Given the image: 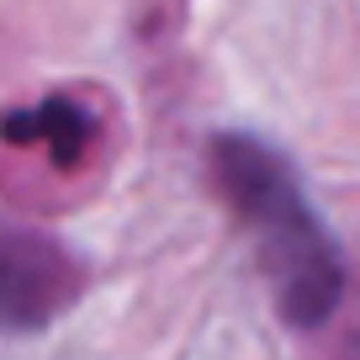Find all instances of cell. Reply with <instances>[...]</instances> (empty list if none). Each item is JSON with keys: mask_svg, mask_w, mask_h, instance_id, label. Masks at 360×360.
<instances>
[{"mask_svg": "<svg viewBox=\"0 0 360 360\" xmlns=\"http://www.w3.org/2000/svg\"><path fill=\"white\" fill-rule=\"evenodd\" d=\"M212 175L223 186L233 217L255 238L259 270L276 286V302H281L286 323L318 328L339 307L345 265L334 255L328 228L307 207L297 175L286 169V159L276 148H265L259 138L228 133L212 143Z\"/></svg>", "mask_w": 360, "mask_h": 360, "instance_id": "cell-1", "label": "cell"}, {"mask_svg": "<svg viewBox=\"0 0 360 360\" xmlns=\"http://www.w3.org/2000/svg\"><path fill=\"white\" fill-rule=\"evenodd\" d=\"M27 138H37V143L53 148L58 165H69V159H79V143L90 138V122L85 112H79L75 101H43L37 112H16L11 117V143H27Z\"/></svg>", "mask_w": 360, "mask_h": 360, "instance_id": "cell-2", "label": "cell"}]
</instances>
